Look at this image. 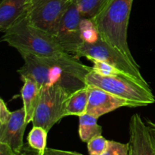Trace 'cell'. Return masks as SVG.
Returning a JSON list of instances; mask_svg holds the SVG:
<instances>
[{"instance_id": "obj_1", "label": "cell", "mask_w": 155, "mask_h": 155, "mask_svg": "<svg viewBox=\"0 0 155 155\" xmlns=\"http://www.w3.org/2000/svg\"><path fill=\"white\" fill-rule=\"evenodd\" d=\"M21 55L24 59V64L18 70L21 78L33 79L41 89L60 86L71 94L87 86L86 77L92 71V68L66 52L48 57L30 54Z\"/></svg>"}, {"instance_id": "obj_2", "label": "cell", "mask_w": 155, "mask_h": 155, "mask_svg": "<svg viewBox=\"0 0 155 155\" xmlns=\"http://www.w3.org/2000/svg\"><path fill=\"white\" fill-rule=\"evenodd\" d=\"M134 0H109L104 8L93 18L100 36L122 51L136 66L128 43V27Z\"/></svg>"}, {"instance_id": "obj_3", "label": "cell", "mask_w": 155, "mask_h": 155, "mask_svg": "<svg viewBox=\"0 0 155 155\" xmlns=\"http://www.w3.org/2000/svg\"><path fill=\"white\" fill-rule=\"evenodd\" d=\"M2 40L21 54L48 57L65 52L54 36L32 24L27 15L4 32Z\"/></svg>"}, {"instance_id": "obj_4", "label": "cell", "mask_w": 155, "mask_h": 155, "mask_svg": "<svg viewBox=\"0 0 155 155\" xmlns=\"http://www.w3.org/2000/svg\"><path fill=\"white\" fill-rule=\"evenodd\" d=\"M88 86L101 88L109 93L126 100L132 107H142L155 102V97L148 83H143L124 74L104 76L92 70L86 77Z\"/></svg>"}, {"instance_id": "obj_5", "label": "cell", "mask_w": 155, "mask_h": 155, "mask_svg": "<svg viewBox=\"0 0 155 155\" xmlns=\"http://www.w3.org/2000/svg\"><path fill=\"white\" fill-rule=\"evenodd\" d=\"M74 56L78 59L84 57L89 61H104L119 69L126 75L141 83H148L141 74L140 67L135 65L126 54L104 40L101 36L93 43L83 42L77 54Z\"/></svg>"}, {"instance_id": "obj_6", "label": "cell", "mask_w": 155, "mask_h": 155, "mask_svg": "<svg viewBox=\"0 0 155 155\" xmlns=\"http://www.w3.org/2000/svg\"><path fill=\"white\" fill-rule=\"evenodd\" d=\"M70 95L69 92L60 86L42 88L39 104L32 120L33 125L49 132L65 117V107Z\"/></svg>"}, {"instance_id": "obj_7", "label": "cell", "mask_w": 155, "mask_h": 155, "mask_svg": "<svg viewBox=\"0 0 155 155\" xmlns=\"http://www.w3.org/2000/svg\"><path fill=\"white\" fill-rule=\"evenodd\" d=\"M70 0H30L27 18L32 24L54 36Z\"/></svg>"}, {"instance_id": "obj_8", "label": "cell", "mask_w": 155, "mask_h": 155, "mask_svg": "<svg viewBox=\"0 0 155 155\" xmlns=\"http://www.w3.org/2000/svg\"><path fill=\"white\" fill-rule=\"evenodd\" d=\"M83 18L76 3L71 1L54 35L62 49L72 55L77 54L83 44L80 31Z\"/></svg>"}, {"instance_id": "obj_9", "label": "cell", "mask_w": 155, "mask_h": 155, "mask_svg": "<svg viewBox=\"0 0 155 155\" xmlns=\"http://www.w3.org/2000/svg\"><path fill=\"white\" fill-rule=\"evenodd\" d=\"M27 125L24 107L13 111L6 124H0V142L8 145L16 154L22 152L24 136Z\"/></svg>"}, {"instance_id": "obj_10", "label": "cell", "mask_w": 155, "mask_h": 155, "mask_svg": "<svg viewBox=\"0 0 155 155\" xmlns=\"http://www.w3.org/2000/svg\"><path fill=\"white\" fill-rule=\"evenodd\" d=\"M89 101L86 114L99 118L103 115L124 107H132L126 100L117 97L107 91L93 86H88Z\"/></svg>"}, {"instance_id": "obj_11", "label": "cell", "mask_w": 155, "mask_h": 155, "mask_svg": "<svg viewBox=\"0 0 155 155\" xmlns=\"http://www.w3.org/2000/svg\"><path fill=\"white\" fill-rule=\"evenodd\" d=\"M129 133V155H155V149L148 127L138 114H135L130 118Z\"/></svg>"}, {"instance_id": "obj_12", "label": "cell", "mask_w": 155, "mask_h": 155, "mask_svg": "<svg viewBox=\"0 0 155 155\" xmlns=\"http://www.w3.org/2000/svg\"><path fill=\"white\" fill-rule=\"evenodd\" d=\"M30 0H1L0 30L4 33L27 15Z\"/></svg>"}, {"instance_id": "obj_13", "label": "cell", "mask_w": 155, "mask_h": 155, "mask_svg": "<svg viewBox=\"0 0 155 155\" xmlns=\"http://www.w3.org/2000/svg\"><path fill=\"white\" fill-rule=\"evenodd\" d=\"M23 84L21 90V96L23 101V107L26 115V122H32L35 111L39 104L41 95V88L36 81L30 77H21Z\"/></svg>"}, {"instance_id": "obj_14", "label": "cell", "mask_w": 155, "mask_h": 155, "mask_svg": "<svg viewBox=\"0 0 155 155\" xmlns=\"http://www.w3.org/2000/svg\"><path fill=\"white\" fill-rule=\"evenodd\" d=\"M88 101L89 90L87 86L71 93L67 100L65 117H80L84 114H86Z\"/></svg>"}, {"instance_id": "obj_15", "label": "cell", "mask_w": 155, "mask_h": 155, "mask_svg": "<svg viewBox=\"0 0 155 155\" xmlns=\"http://www.w3.org/2000/svg\"><path fill=\"white\" fill-rule=\"evenodd\" d=\"M100 135H102V127L98 124V118L89 114L79 117V136L82 142L87 143Z\"/></svg>"}, {"instance_id": "obj_16", "label": "cell", "mask_w": 155, "mask_h": 155, "mask_svg": "<svg viewBox=\"0 0 155 155\" xmlns=\"http://www.w3.org/2000/svg\"><path fill=\"white\" fill-rule=\"evenodd\" d=\"M48 132L40 127L33 126L27 136V143L29 147L36 153L43 155L46 149L47 137Z\"/></svg>"}, {"instance_id": "obj_17", "label": "cell", "mask_w": 155, "mask_h": 155, "mask_svg": "<svg viewBox=\"0 0 155 155\" xmlns=\"http://www.w3.org/2000/svg\"><path fill=\"white\" fill-rule=\"evenodd\" d=\"M78 7L83 18L93 19L107 5L109 0H71Z\"/></svg>"}, {"instance_id": "obj_18", "label": "cell", "mask_w": 155, "mask_h": 155, "mask_svg": "<svg viewBox=\"0 0 155 155\" xmlns=\"http://www.w3.org/2000/svg\"><path fill=\"white\" fill-rule=\"evenodd\" d=\"M80 31L83 42L93 43L100 37L99 32L93 20L83 18L80 22Z\"/></svg>"}, {"instance_id": "obj_19", "label": "cell", "mask_w": 155, "mask_h": 155, "mask_svg": "<svg viewBox=\"0 0 155 155\" xmlns=\"http://www.w3.org/2000/svg\"><path fill=\"white\" fill-rule=\"evenodd\" d=\"M108 146V140L102 135L92 138L87 142L88 152L89 155H102Z\"/></svg>"}, {"instance_id": "obj_20", "label": "cell", "mask_w": 155, "mask_h": 155, "mask_svg": "<svg viewBox=\"0 0 155 155\" xmlns=\"http://www.w3.org/2000/svg\"><path fill=\"white\" fill-rule=\"evenodd\" d=\"M91 61L93 64V67H92V70H93L95 72L101 74V75L117 76L121 75V74L126 75L124 73H123L122 71H120L119 69H117V68H115V67L112 66V65L106 63V62L104 61H101L98 60H91Z\"/></svg>"}, {"instance_id": "obj_21", "label": "cell", "mask_w": 155, "mask_h": 155, "mask_svg": "<svg viewBox=\"0 0 155 155\" xmlns=\"http://www.w3.org/2000/svg\"><path fill=\"white\" fill-rule=\"evenodd\" d=\"M130 145L113 140H108V146L102 155H129Z\"/></svg>"}, {"instance_id": "obj_22", "label": "cell", "mask_w": 155, "mask_h": 155, "mask_svg": "<svg viewBox=\"0 0 155 155\" xmlns=\"http://www.w3.org/2000/svg\"><path fill=\"white\" fill-rule=\"evenodd\" d=\"M12 112L8 109L7 105L2 98L0 99V124H5L10 120Z\"/></svg>"}, {"instance_id": "obj_23", "label": "cell", "mask_w": 155, "mask_h": 155, "mask_svg": "<svg viewBox=\"0 0 155 155\" xmlns=\"http://www.w3.org/2000/svg\"><path fill=\"white\" fill-rule=\"evenodd\" d=\"M43 155H83L76 151H64V150L55 149V148H47Z\"/></svg>"}, {"instance_id": "obj_24", "label": "cell", "mask_w": 155, "mask_h": 155, "mask_svg": "<svg viewBox=\"0 0 155 155\" xmlns=\"http://www.w3.org/2000/svg\"><path fill=\"white\" fill-rule=\"evenodd\" d=\"M145 124H146L147 127H148L150 136H151V141H152L153 145H154V148L155 149V123L150 120H147L145 121Z\"/></svg>"}, {"instance_id": "obj_25", "label": "cell", "mask_w": 155, "mask_h": 155, "mask_svg": "<svg viewBox=\"0 0 155 155\" xmlns=\"http://www.w3.org/2000/svg\"><path fill=\"white\" fill-rule=\"evenodd\" d=\"M0 155H16L8 145L0 142Z\"/></svg>"}, {"instance_id": "obj_26", "label": "cell", "mask_w": 155, "mask_h": 155, "mask_svg": "<svg viewBox=\"0 0 155 155\" xmlns=\"http://www.w3.org/2000/svg\"><path fill=\"white\" fill-rule=\"evenodd\" d=\"M16 155H30V154H27V153H24V152H23V151H22V152H21V153H20V154H16ZM35 155H40V154H38V153H36V154H35Z\"/></svg>"}, {"instance_id": "obj_27", "label": "cell", "mask_w": 155, "mask_h": 155, "mask_svg": "<svg viewBox=\"0 0 155 155\" xmlns=\"http://www.w3.org/2000/svg\"><path fill=\"white\" fill-rule=\"evenodd\" d=\"M70 1H71V0H70Z\"/></svg>"}]
</instances>
